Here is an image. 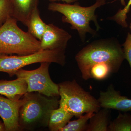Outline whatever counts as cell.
<instances>
[{
	"instance_id": "obj_11",
	"label": "cell",
	"mask_w": 131,
	"mask_h": 131,
	"mask_svg": "<svg viewBox=\"0 0 131 131\" xmlns=\"http://www.w3.org/2000/svg\"><path fill=\"white\" fill-rule=\"evenodd\" d=\"M39 0H11L12 16L27 26L33 12L37 8Z\"/></svg>"
},
{
	"instance_id": "obj_16",
	"label": "cell",
	"mask_w": 131,
	"mask_h": 131,
	"mask_svg": "<svg viewBox=\"0 0 131 131\" xmlns=\"http://www.w3.org/2000/svg\"><path fill=\"white\" fill-rule=\"evenodd\" d=\"M108 131H131V114L119 113L117 118L110 122Z\"/></svg>"
},
{
	"instance_id": "obj_2",
	"label": "cell",
	"mask_w": 131,
	"mask_h": 131,
	"mask_svg": "<svg viewBox=\"0 0 131 131\" xmlns=\"http://www.w3.org/2000/svg\"><path fill=\"white\" fill-rule=\"evenodd\" d=\"M19 112L20 131L33 130L48 126L51 111L58 108L57 97H48L38 92H27Z\"/></svg>"
},
{
	"instance_id": "obj_1",
	"label": "cell",
	"mask_w": 131,
	"mask_h": 131,
	"mask_svg": "<svg viewBox=\"0 0 131 131\" xmlns=\"http://www.w3.org/2000/svg\"><path fill=\"white\" fill-rule=\"evenodd\" d=\"M76 61L84 80L90 79V70L96 64L106 63L117 73L125 59L123 48L114 39L96 40L83 47L75 57Z\"/></svg>"
},
{
	"instance_id": "obj_12",
	"label": "cell",
	"mask_w": 131,
	"mask_h": 131,
	"mask_svg": "<svg viewBox=\"0 0 131 131\" xmlns=\"http://www.w3.org/2000/svg\"><path fill=\"white\" fill-rule=\"evenodd\" d=\"M27 85L23 79L0 80V95L10 99L21 98L27 93Z\"/></svg>"
},
{
	"instance_id": "obj_25",
	"label": "cell",
	"mask_w": 131,
	"mask_h": 131,
	"mask_svg": "<svg viewBox=\"0 0 131 131\" xmlns=\"http://www.w3.org/2000/svg\"><path fill=\"white\" fill-rule=\"evenodd\" d=\"M130 27V31H131V23L130 24V27Z\"/></svg>"
},
{
	"instance_id": "obj_22",
	"label": "cell",
	"mask_w": 131,
	"mask_h": 131,
	"mask_svg": "<svg viewBox=\"0 0 131 131\" xmlns=\"http://www.w3.org/2000/svg\"><path fill=\"white\" fill-rule=\"evenodd\" d=\"M48 1L51 2H55L57 1H62L65 2V3L71 4V3L76 2L78 0H48Z\"/></svg>"
},
{
	"instance_id": "obj_17",
	"label": "cell",
	"mask_w": 131,
	"mask_h": 131,
	"mask_svg": "<svg viewBox=\"0 0 131 131\" xmlns=\"http://www.w3.org/2000/svg\"><path fill=\"white\" fill-rule=\"evenodd\" d=\"M115 72L112 66L106 63L96 64L92 66L90 70V78L102 81L107 78Z\"/></svg>"
},
{
	"instance_id": "obj_14",
	"label": "cell",
	"mask_w": 131,
	"mask_h": 131,
	"mask_svg": "<svg viewBox=\"0 0 131 131\" xmlns=\"http://www.w3.org/2000/svg\"><path fill=\"white\" fill-rule=\"evenodd\" d=\"M74 115L62 108L59 107L51 111L48 127L51 131H61L70 121Z\"/></svg>"
},
{
	"instance_id": "obj_4",
	"label": "cell",
	"mask_w": 131,
	"mask_h": 131,
	"mask_svg": "<svg viewBox=\"0 0 131 131\" xmlns=\"http://www.w3.org/2000/svg\"><path fill=\"white\" fill-rule=\"evenodd\" d=\"M17 21L9 16L0 27V53L25 56L42 50L40 40L22 30Z\"/></svg>"
},
{
	"instance_id": "obj_20",
	"label": "cell",
	"mask_w": 131,
	"mask_h": 131,
	"mask_svg": "<svg viewBox=\"0 0 131 131\" xmlns=\"http://www.w3.org/2000/svg\"><path fill=\"white\" fill-rule=\"evenodd\" d=\"M12 12L11 0H0V27L9 16H12Z\"/></svg>"
},
{
	"instance_id": "obj_21",
	"label": "cell",
	"mask_w": 131,
	"mask_h": 131,
	"mask_svg": "<svg viewBox=\"0 0 131 131\" xmlns=\"http://www.w3.org/2000/svg\"><path fill=\"white\" fill-rule=\"evenodd\" d=\"M124 57L129 64L131 70V34L128 33L125 41L122 45Z\"/></svg>"
},
{
	"instance_id": "obj_10",
	"label": "cell",
	"mask_w": 131,
	"mask_h": 131,
	"mask_svg": "<svg viewBox=\"0 0 131 131\" xmlns=\"http://www.w3.org/2000/svg\"><path fill=\"white\" fill-rule=\"evenodd\" d=\"M101 107L126 112L131 111V98L123 96L110 84L105 91H101L97 99Z\"/></svg>"
},
{
	"instance_id": "obj_13",
	"label": "cell",
	"mask_w": 131,
	"mask_h": 131,
	"mask_svg": "<svg viewBox=\"0 0 131 131\" xmlns=\"http://www.w3.org/2000/svg\"><path fill=\"white\" fill-rule=\"evenodd\" d=\"M110 110L102 108L90 118L85 131H108L110 122Z\"/></svg>"
},
{
	"instance_id": "obj_15",
	"label": "cell",
	"mask_w": 131,
	"mask_h": 131,
	"mask_svg": "<svg viewBox=\"0 0 131 131\" xmlns=\"http://www.w3.org/2000/svg\"><path fill=\"white\" fill-rule=\"evenodd\" d=\"M47 24L42 20L38 8L33 12L27 26L28 32L33 37L41 40L47 28Z\"/></svg>"
},
{
	"instance_id": "obj_23",
	"label": "cell",
	"mask_w": 131,
	"mask_h": 131,
	"mask_svg": "<svg viewBox=\"0 0 131 131\" xmlns=\"http://www.w3.org/2000/svg\"><path fill=\"white\" fill-rule=\"evenodd\" d=\"M6 131V128L4 122L2 121H0V131Z\"/></svg>"
},
{
	"instance_id": "obj_19",
	"label": "cell",
	"mask_w": 131,
	"mask_h": 131,
	"mask_svg": "<svg viewBox=\"0 0 131 131\" xmlns=\"http://www.w3.org/2000/svg\"><path fill=\"white\" fill-rule=\"evenodd\" d=\"M131 0H129L128 3L123 9H120L113 16L110 17V20H113L123 28H127L128 24L126 21L127 14L130 10Z\"/></svg>"
},
{
	"instance_id": "obj_7",
	"label": "cell",
	"mask_w": 131,
	"mask_h": 131,
	"mask_svg": "<svg viewBox=\"0 0 131 131\" xmlns=\"http://www.w3.org/2000/svg\"><path fill=\"white\" fill-rule=\"evenodd\" d=\"M51 63L43 62L37 69L31 70L21 69L15 74L24 80L27 85V92H36L48 97L59 96L58 84L52 80L49 73Z\"/></svg>"
},
{
	"instance_id": "obj_9",
	"label": "cell",
	"mask_w": 131,
	"mask_h": 131,
	"mask_svg": "<svg viewBox=\"0 0 131 131\" xmlns=\"http://www.w3.org/2000/svg\"><path fill=\"white\" fill-rule=\"evenodd\" d=\"M72 37L71 35L54 24H47V28L40 40L43 50L65 51L67 44Z\"/></svg>"
},
{
	"instance_id": "obj_6",
	"label": "cell",
	"mask_w": 131,
	"mask_h": 131,
	"mask_svg": "<svg viewBox=\"0 0 131 131\" xmlns=\"http://www.w3.org/2000/svg\"><path fill=\"white\" fill-rule=\"evenodd\" d=\"M65 51L43 50L25 56H12L0 53V72L12 77L23 67L32 64L49 62L64 66L66 63Z\"/></svg>"
},
{
	"instance_id": "obj_8",
	"label": "cell",
	"mask_w": 131,
	"mask_h": 131,
	"mask_svg": "<svg viewBox=\"0 0 131 131\" xmlns=\"http://www.w3.org/2000/svg\"><path fill=\"white\" fill-rule=\"evenodd\" d=\"M25 101L24 95L15 99L0 96V117L5 124L6 131H20L19 112Z\"/></svg>"
},
{
	"instance_id": "obj_5",
	"label": "cell",
	"mask_w": 131,
	"mask_h": 131,
	"mask_svg": "<svg viewBox=\"0 0 131 131\" xmlns=\"http://www.w3.org/2000/svg\"><path fill=\"white\" fill-rule=\"evenodd\" d=\"M59 107L62 108L78 118L84 113H96L101 106L97 99L85 91L75 80L58 84Z\"/></svg>"
},
{
	"instance_id": "obj_3",
	"label": "cell",
	"mask_w": 131,
	"mask_h": 131,
	"mask_svg": "<svg viewBox=\"0 0 131 131\" xmlns=\"http://www.w3.org/2000/svg\"><path fill=\"white\" fill-rule=\"evenodd\" d=\"M105 4L106 0H96L94 5L84 7L77 3L71 5L55 2L50 3L48 8L50 11L58 12L62 14L63 16L62 19L63 22L70 24L71 29L77 31L82 42H84L87 33L90 34L93 36L96 34V31L90 26V21L94 22L97 31L100 29L95 12L98 8Z\"/></svg>"
},
{
	"instance_id": "obj_18",
	"label": "cell",
	"mask_w": 131,
	"mask_h": 131,
	"mask_svg": "<svg viewBox=\"0 0 131 131\" xmlns=\"http://www.w3.org/2000/svg\"><path fill=\"white\" fill-rule=\"evenodd\" d=\"M94 114L93 112L87 113L77 119L70 121L61 131H85L89 121Z\"/></svg>"
},
{
	"instance_id": "obj_24",
	"label": "cell",
	"mask_w": 131,
	"mask_h": 131,
	"mask_svg": "<svg viewBox=\"0 0 131 131\" xmlns=\"http://www.w3.org/2000/svg\"><path fill=\"white\" fill-rule=\"evenodd\" d=\"M115 1H117V0H115ZM119 1H120L121 5H123V6H125L126 5L125 0H119Z\"/></svg>"
}]
</instances>
